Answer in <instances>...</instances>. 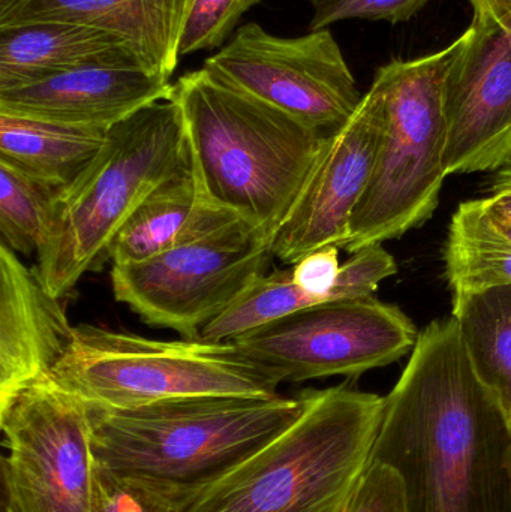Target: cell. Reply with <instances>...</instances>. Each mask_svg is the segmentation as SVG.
I'll list each match as a JSON object with an SVG mask.
<instances>
[{
	"mask_svg": "<svg viewBox=\"0 0 511 512\" xmlns=\"http://www.w3.org/2000/svg\"><path fill=\"white\" fill-rule=\"evenodd\" d=\"M471 364L511 427V285L452 297Z\"/></svg>",
	"mask_w": 511,
	"mask_h": 512,
	"instance_id": "19",
	"label": "cell"
},
{
	"mask_svg": "<svg viewBox=\"0 0 511 512\" xmlns=\"http://www.w3.org/2000/svg\"><path fill=\"white\" fill-rule=\"evenodd\" d=\"M188 499L137 478L99 469L92 512H183Z\"/></svg>",
	"mask_w": 511,
	"mask_h": 512,
	"instance_id": "23",
	"label": "cell"
},
{
	"mask_svg": "<svg viewBox=\"0 0 511 512\" xmlns=\"http://www.w3.org/2000/svg\"><path fill=\"white\" fill-rule=\"evenodd\" d=\"M299 420L183 512H341L374 456L386 397L305 390Z\"/></svg>",
	"mask_w": 511,
	"mask_h": 512,
	"instance_id": "4",
	"label": "cell"
},
{
	"mask_svg": "<svg viewBox=\"0 0 511 512\" xmlns=\"http://www.w3.org/2000/svg\"><path fill=\"white\" fill-rule=\"evenodd\" d=\"M443 255L452 297L511 285V245L477 230L458 212L450 222Z\"/></svg>",
	"mask_w": 511,
	"mask_h": 512,
	"instance_id": "22",
	"label": "cell"
},
{
	"mask_svg": "<svg viewBox=\"0 0 511 512\" xmlns=\"http://www.w3.org/2000/svg\"><path fill=\"white\" fill-rule=\"evenodd\" d=\"M419 333L398 306L366 297L299 310L233 342L281 385L389 366L413 352Z\"/></svg>",
	"mask_w": 511,
	"mask_h": 512,
	"instance_id": "10",
	"label": "cell"
},
{
	"mask_svg": "<svg viewBox=\"0 0 511 512\" xmlns=\"http://www.w3.org/2000/svg\"><path fill=\"white\" fill-rule=\"evenodd\" d=\"M312 15L309 30L329 29L345 20L407 23L431 0H308Z\"/></svg>",
	"mask_w": 511,
	"mask_h": 512,
	"instance_id": "25",
	"label": "cell"
},
{
	"mask_svg": "<svg viewBox=\"0 0 511 512\" xmlns=\"http://www.w3.org/2000/svg\"><path fill=\"white\" fill-rule=\"evenodd\" d=\"M450 69L444 165L453 174L511 167V32L473 14Z\"/></svg>",
	"mask_w": 511,
	"mask_h": 512,
	"instance_id": "12",
	"label": "cell"
},
{
	"mask_svg": "<svg viewBox=\"0 0 511 512\" xmlns=\"http://www.w3.org/2000/svg\"><path fill=\"white\" fill-rule=\"evenodd\" d=\"M456 212L477 230L511 245V188L491 189L488 197L465 201Z\"/></svg>",
	"mask_w": 511,
	"mask_h": 512,
	"instance_id": "29",
	"label": "cell"
},
{
	"mask_svg": "<svg viewBox=\"0 0 511 512\" xmlns=\"http://www.w3.org/2000/svg\"><path fill=\"white\" fill-rule=\"evenodd\" d=\"M474 14L491 18L492 21L511 32V0H468Z\"/></svg>",
	"mask_w": 511,
	"mask_h": 512,
	"instance_id": "30",
	"label": "cell"
},
{
	"mask_svg": "<svg viewBox=\"0 0 511 512\" xmlns=\"http://www.w3.org/2000/svg\"><path fill=\"white\" fill-rule=\"evenodd\" d=\"M261 0H191L180 57L222 48L243 15Z\"/></svg>",
	"mask_w": 511,
	"mask_h": 512,
	"instance_id": "24",
	"label": "cell"
},
{
	"mask_svg": "<svg viewBox=\"0 0 511 512\" xmlns=\"http://www.w3.org/2000/svg\"><path fill=\"white\" fill-rule=\"evenodd\" d=\"M200 203L228 210L275 239L327 138L206 69L174 84Z\"/></svg>",
	"mask_w": 511,
	"mask_h": 512,
	"instance_id": "2",
	"label": "cell"
},
{
	"mask_svg": "<svg viewBox=\"0 0 511 512\" xmlns=\"http://www.w3.org/2000/svg\"><path fill=\"white\" fill-rule=\"evenodd\" d=\"M503 188H511V167L506 168V170L498 171L495 173L494 182H492L491 189H503Z\"/></svg>",
	"mask_w": 511,
	"mask_h": 512,
	"instance_id": "31",
	"label": "cell"
},
{
	"mask_svg": "<svg viewBox=\"0 0 511 512\" xmlns=\"http://www.w3.org/2000/svg\"><path fill=\"white\" fill-rule=\"evenodd\" d=\"M372 457L401 474L410 512H511V427L453 316L420 331Z\"/></svg>",
	"mask_w": 511,
	"mask_h": 512,
	"instance_id": "1",
	"label": "cell"
},
{
	"mask_svg": "<svg viewBox=\"0 0 511 512\" xmlns=\"http://www.w3.org/2000/svg\"><path fill=\"white\" fill-rule=\"evenodd\" d=\"M272 243L240 216L198 201L188 227L167 251L111 265L113 294L147 324L201 339L209 322L269 273Z\"/></svg>",
	"mask_w": 511,
	"mask_h": 512,
	"instance_id": "8",
	"label": "cell"
},
{
	"mask_svg": "<svg viewBox=\"0 0 511 512\" xmlns=\"http://www.w3.org/2000/svg\"><path fill=\"white\" fill-rule=\"evenodd\" d=\"M173 90L171 78L149 69L84 68L0 92V113L108 131Z\"/></svg>",
	"mask_w": 511,
	"mask_h": 512,
	"instance_id": "15",
	"label": "cell"
},
{
	"mask_svg": "<svg viewBox=\"0 0 511 512\" xmlns=\"http://www.w3.org/2000/svg\"><path fill=\"white\" fill-rule=\"evenodd\" d=\"M189 170L179 105L155 102L108 129L107 143L86 173L60 197L38 254L45 288L62 298L105 264L126 219L162 183Z\"/></svg>",
	"mask_w": 511,
	"mask_h": 512,
	"instance_id": "5",
	"label": "cell"
},
{
	"mask_svg": "<svg viewBox=\"0 0 511 512\" xmlns=\"http://www.w3.org/2000/svg\"><path fill=\"white\" fill-rule=\"evenodd\" d=\"M383 125L384 96L372 81L356 113L324 143L296 204L273 239L275 258L293 265L326 246L345 248L351 216L371 180Z\"/></svg>",
	"mask_w": 511,
	"mask_h": 512,
	"instance_id": "13",
	"label": "cell"
},
{
	"mask_svg": "<svg viewBox=\"0 0 511 512\" xmlns=\"http://www.w3.org/2000/svg\"><path fill=\"white\" fill-rule=\"evenodd\" d=\"M197 206L191 170L171 177L126 219L108 246L105 262L135 264L167 251L182 236Z\"/></svg>",
	"mask_w": 511,
	"mask_h": 512,
	"instance_id": "20",
	"label": "cell"
},
{
	"mask_svg": "<svg viewBox=\"0 0 511 512\" xmlns=\"http://www.w3.org/2000/svg\"><path fill=\"white\" fill-rule=\"evenodd\" d=\"M2 512H92L96 466L87 403L51 376L0 403Z\"/></svg>",
	"mask_w": 511,
	"mask_h": 512,
	"instance_id": "9",
	"label": "cell"
},
{
	"mask_svg": "<svg viewBox=\"0 0 511 512\" xmlns=\"http://www.w3.org/2000/svg\"><path fill=\"white\" fill-rule=\"evenodd\" d=\"M333 289V298L354 300V298L372 297L380 283L398 271L395 258L383 248V245H371L351 254Z\"/></svg>",
	"mask_w": 511,
	"mask_h": 512,
	"instance_id": "27",
	"label": "cell"
},
{
	"mask_svg": "<svg viewBox=\"0 0 511 512\" xmlns=\"http://www.w3.org/2000/svg\"><path fill=\"white\" fill-rule=\"evenodd\" d=\"M341 512H410L401 474L372 457Z\"/></svg>",
	"mask_w": 511,
	"mask_h": 512,
	"instance_id": "26",
	"label": "cell"
},
{
	"mask_svg": "<svg viewBox=\"0 0 511 512\" xmlns=\"http://www.w3.org/2000/svg\"><path fill=\"white\" fill-rule=\"evenodd\" d=\"M203 68L324 138L351 119L365 95L329 29L282 38L260 24H245Z\"/></svg>",
	"mask_w": 511,
	"mask_h": 512,
	"instance_id": "11",
	"label": "cell"
},
{
	"mask_svg": "<svg viewBox=\"0 0 511 512\" xmlns=\"http://www.w3.org/2000/svg\"><path fill=\"white\" fill-rule=\"evenodd\" d=\"M74 331L38 271L0 243V403L51 376Z\"/></svg>",
	"mask_w": 511,
	"mask_h": 512,
	"instance_id": "14",
	"label": "cell"
},
{
	"mask_svg": "<svg viewBox=\"0 0 511 512\" xmlns=\"http://www.w3.org/2000/svg\"><path fill=\"white\" fill-rule=\"evenodd\" d=\"M108 131L0 113V162L65 194L98 158Z\"/></svg>",
	"mask_w": 511,
	"mask_h": 512,
	"instance_id": "18",
	"label": "cell"
},
{
	"mask_svg": "<svg viewBox=\"0 0 511 512\" xmlns=\"http://www.w3.org/2000/svg\"><path fill=\"white\" fill-rule=\"evenodd\" d=\"M92 408L132 409L200 396L270 397L278 382L234 342L155 340L99 325H78L51 373Z\"/></svg>",
	"mask_w": 511,
	"mask_h": 512,
	"instance_id": "7",
	"label": "cell"
},
{
	"mask_svg": "<svg viewBox=\"0 0 511 512\" xmlns=\"http://www.w3.org/2000/svg\"><path fill=\"white\" fill-rule=\"evenodd\" d=\"M89 406V405H87ZM296 397L200 396L132 409H90L96 466L188 499L293 426Z\"/></svg>",
	"mask_w": 511,
	"mask_h": 512,
	"instance_id": "3",
	"label": "cell"
},
{
	"mask_svg": "<svg viewBox=\"0 0 511 512\" xmlns=\"http://www.w3.org/2000/svg\"><path fill=\"white\" fill-rule=\"evenodd\" d=\"M84 68L152 71L131 41L96 27L50 21L0 30V92Z\"/></svg>",
	"mask_w": 511,
	"mask_h": 512,
	"instance_id": "17",
	"label": "cell"
},
{
	"mask_svg": "<svg viewBox=\"0 0 511 512\" xmlns=\"http://www.w3.org/2000/svg\"><path fill=\"white\" fill-rule=\"evenodd\" d=\"M465 36L419 59L380 66L374 83L384 96V125L374 170L354 209L345 251L399 239L428 222L447 177V78Z\"/></svg>",
	"mask_w": 511,
	"mask_h": 512,
	"instance_id": "6",
	"label": "cell"
},
{
	"mask_svg": "<svg viewBox=\"0 0 511 512\" xmlns=\"http://www.w3.org/2000/svg\"><path fill=\"white\" fill-rule=\"evenodd\" d=\"M63 192L0 162V243L15 254H38Z\"/></svg>",
	"mask_w": 511,
	"mask_h": 512,
	"instance_id": "21",
	"label": "cell"
},
{
	"mask_svg": "<svg viewBox=\"0 0 511 512\" xmlns=\"http://www.w3.org/2000/svg\"><path fill=\"white\" fill-rule=\"evenodd\" d=\"M341 273L338 246H326L293 264L291 277L294 283L306 294L311 295L318 304L333 300V289Z\"/></svg>",
	"mask_w": 511,
	"mask_h": 512,
	"instance_id": "28",
	"label": "cell"
},
{
	"mask_svg": "<svg viewBox=\"0 0 511 512\" xmlns=\"http://www.w3.org/2000/svg\"><path fill=\"white\" fill-rule=\"evenodd\" d=\"M191 0H0V30L33 23H72L131 41L152 71L171 78Z\"/></svg>",
	"mask_w": 511,
	"mask_h": 512,
	"instance_id": "16",
	"label": "cell"
}]
</instances>
